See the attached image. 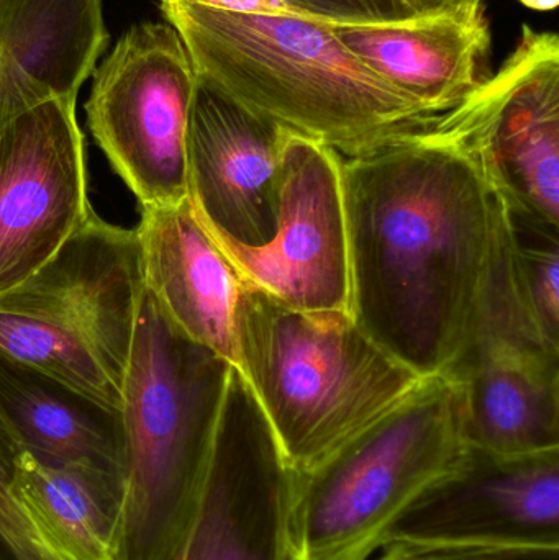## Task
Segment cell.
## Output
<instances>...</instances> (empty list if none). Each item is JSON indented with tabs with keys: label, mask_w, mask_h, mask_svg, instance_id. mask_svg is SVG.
I'll return each mask as SVG.
<instances>
[{
	"label": "cell",
	"mask_w": 559,
	"mask_h": 560,
	"mask_svg": "<svg viewBox=\"0 0 559 560\" xmlns=\"http://www.w3.org/2000/svg\"><path fill=\"white\" fill-rule=\"evenodd\" d=\"M292 503L294 470L232 368L206 492L173 560H298Z\"/></svg>",
	"instance_id": "10"
},
{
	"label": "cell",
	"mask_w": 559,
	"mask_h": 560,
	"mask_svg": "<svg viewBox=\"0 0 559 560\" xmlns=\"http://www.w3.org/2000/svg\"><path fill=\"white\" fill-rule=\"evenodd\" d=\"M459 430L471 450L515 457L559 451V362L499 348L463 352Z\"/></svg>",
	"instance_id": "18"
},
{
	"label": "cell",
	"mask_w": 559,
	"mask_h": 560,
	"mask_svg": "<svg viewBox=\"0 0 559 560\" xmlns=\"http://www.w3.org/2000/svg\"><path fill=\"white\" fill-rule=\"evenodd\" d=\"M508 213L522 299L548 348L559 352V229Z\"/></svg>",
	"instance_id": "20"
},
{
	"label": "cell",
	"mask_w": 559,
	"mask_h": 560,
	"mask_svg": "<svg viewBox=\"0 0 559 560\" xmlns=\"http://www.w3.org/2000/svg\"><path fill=\"white\" fill-rule=\"evenodd\" d=\"M207 233L242 280L284 305L351 313L341 164L331 148L292 131L286 135L271 242L252 248Z\"/></svg>",
	"instance_id": "9"
},
{
	"label": "cell",
	"mask_w": 559,
	"mask_h": 560,
	"mask_svg": "<svg viewBox=\"0 0 559 560\" xmlns=\"http://www.w3.org/2000/svg\"><path fill=\"white\" fill-rule=\"evenodd\" d=\"M462 387L423 377L393 410L294 472L298 560H368L414 500L465 456Z\"/></svg>",
	"instance_id": "5"
},
{
	"label": "cell",
	"mask_w": 559,
	"mask_h": 560,
	"mask_svg": "<svg viewBox=\"0 0 559 560\" xmlns=\"http://www.w3.org/2000/svg\"><path fill=\"white\" fill-rule=\"evenodd\" d=\"M288 131L197 74L187 124V197L207 232L252 248L271 242Z\"/></svg>",
	"instance_id": "13"
},
{
	"label": "cell",
	"mask_w": 559,
	"mask_h": 560,
	"mask_svg": "<svg viewBox=\"0 0 559 560\" xmlns=\"http://www.w3.org/2000/svg\"><path fill=\"white\" fill-rule=\"evenodd\" d=\"M13 487L33 522L66 560H115L117 499L88 474L20 450Z\"/></svg>",
	"instance_id": "19"
},
{
	"label": "cell",
	"mask_w": 559,
	"mask_h": 560,
	"mask_svg": "<svg viewBox=\"0 0 559 560\" xmlns=\"http://www.w3.org/2000/svg\"><path fill=\"white\" fill-rule=\"evenodd\" d=\"M138 210L144 289L183 335L235 368L238 272L197 219L189 197Z\"/></svg>",
	"instance_id": "14"
},
{
	"label": "cell",
	"mask_w": 559,
	"mask_h": 560,
	"mask_svg": "<svg viewBox=\"0 0 559 560\" xmlns=\"http://www.w3.org/2000/svg\"><path fill=\"white\" fill-rule=\"evenodd\" d=\"M391 542L559 548V451L505 457L468 447L391 526Z\"/></svg>",
	"instance_id": "12"
},
{
	"label": "cell",
	"mask_w": 559,
	"mask_h": 560,
	"mask_svg": "<svg viewBox=\"0 0 559 560\" xmlns=\"http://www.w3.org/2000/svg\"><path fill=\"white\" fill-rule=\"evenodd\" d=\"M308 20L330 25H376L420 19L407 0H286Z\"/></svg>",
	"instance_id": "22"
},
{
	"label": "cell",
	"mask_w": 559,
	"mask_h": 560,
	"mask_svg": "<svg viewBox=\"0 0 559 560\" xmlns=\"http://www.w3.org/2000/svg\"><path fill=\"white\" fill-rule=\"evenodd\" d=\"M75 101L0 117V293L45 266L94 210Z\"/></svg>",
	"instance_id": "11"
},
{
	"label": "cell",
	"mask_w": 559,
	"mask_h": 560,
	"mask_svg": "<svg viewBox=\"0 0 559 560\" xmlns=\"http://www.w3.org/2000/svg\"><path fill=\"white\" fill-rule=\"evenodd\" d=\"M200 78L286 130L338 154L432 124L433 115L364 66L330 23L161 0Z\"/></svg>",
	"instance_id": "2"
},
{
	"label": "cell",
	"mask_w": 559,
	"mask_h": 560,
	"mask_svg": "<svg viewBox=\"0 0 559 560\" xmlns=\"http://www.w3.org/2000/svg\"><path fill=\"white\" fill-rule=\"evenodd\" d=\"M330 26L374 74L433 115L462 104L486 79L491 30L485 3L409 22Z\"/></svg>",
	"instance_id": "15"
},
{
	"label": "cell",
	"mask_w": 559,
	"mask_h": 560,
	"mask_svg": "<svg viewBox=\"0 0 559 560\" xmlns=\"http://www.w3.org/2000/svg\"><path fill=\"white\" fill-rule=\"evenodd\" d=\"M143 293L137 229L92 210L45 266L0 293V352L118 408Z\"/></svg>",
	"instance_id": "6"
},
{
	"label": "cell",
	"mask_w": 559,
	"mask_h": 560,
	"mask_svg": "<svg viewBox=\"0 0 559 560\" xmlns=\"http://www.w3.org/2000/svg\"><path fill=\"white\" fill-rule=\"evenodd\" d=\"M422 16L442 15V13L462 12L469 7L485 3V0H407Z\"/></svg>",
	"instance_id": "25"
},
{
	"label": "cell",
	"mask_w": 559,
	"mask_h": 560,
	"mask_svg": "<svg viewBox=\"0 0 559 560\" xmlns=\"http://www.w3.org/2000/svg\"><path fill=\"white\" fill-rule=\"evenodd\" d=\"M233 365L144 289L121 384L115 560H173L199 512Z\"/></svg>",
	"instance_id": "3"
},
{
	"label": "cell",
	"mask_w": 559,
	"mask_h": 560,
	"mask_svg": "<svg viewBox=\"0 0 559 560\" xmlns=\"http://www.w3.org/2000/svg\"><path fill=\"white\" fill-rule=\"evenodd\" d=\"M92 75L89 130L138 207L186 200L197 71L179 33L170 23H138Z\"/></svg>",
	"instance_id": "7"
},
{
	"label": "cell",
	"mask_w": 559,
	"mask_h": 560,
	"mask_svg": "<svg viewBox=\"0 0 559 560\" xmlns=\"http://www.w3.org/2000/svg\"><path fill=\"white\" fill-rule=\"evenodd\" d=\"M528 9L538 10V12H550L558 7L559 0H519Z\"/></svg>",
	"instance_id": "26"
},
{
	"label": "cell",
	"mask_w": 559,
	"mask_h": 560,
	"mask_svg": "<svg viewBox=\"0 0 559 560\" xmlns=\"http://www.w3.org/2000/svg\"><path fill=\"white\" fill-rule=\"evenodd\" d=\"M440 121L465 141L509 212L559 229V38L522 28L491 78Z\"/></svg>",
	"instance_id": "8"
},
{
	"label": "cell",
	"mask_w": 559,
	"mask_h": 560,
	"mask_svg": "<svg viewBox=\"0 0 559 560\" xmlns=\"http://www.w3.org/2000/svg\"><path fill=\"white\" fill-rule=\"evenodd\" d=\"M210 9L223 12L249 13V15H292L302 16L295 12L286 0H189ZM305 19V16H302Z\"/></svg>",
	"instance_id": "24"
},
{
	"label": "cell",
	"mask_w": 559,
	"mask_h": 560,
	"mask_svg": "<svg viewBox=\"0 0 559 560\" xmlns=\"http://www.w3.org/2000/svg\"><path fill=\"white\" fill-rule=\"evenodd\" d=\"M0 421L33 457L88 474L118 505L124 470L118 408L0 352Z\"/></svg>",
	"instance_id": "16"
},
{
	"label": "cell",
	"mask_w": 559,
	"mask_h": 560,
	"mask_svg": "<svg viewBox=\"0 0 559 560\" xmlns=\"http://www.w3.org/2000/svg\"><path fill=\"white\" fill-rule=\"evenodd\" d=\"M19 441L0 421V549L5 560H66L33 522L13 487Z\"/></svg>",
	"instance_id": "21"
},
{
	"label": "cell",
	"mask_w": 559,
	"mask_h": 560,
	"mask_svg": "<svg viewBox=\"0 0 559 560\" xmlns=\"http://www.w3.org/2000/svg\"><path fill=\"white\" fill-rule=\"evenodd\" d=\"M338 156L351 316L414 374H446L468 341L488 271L494 189L440 117Z\"/></svg>",
	"instance_id": "1"
},
{
	"label": "cell",
	"mask_w": 559,
	"mask_h": 560,
	"mask_svg": "<svg viewBox=\"0 0 559 560\" xmlns=\"http://www.w3.org/2000/svg\"><path fill=\"white\" fill-rule=\"evenodd\" d=\"M0 560H2V559H0Z\"/></svg>",
	"instance_id": "27"
},
{
	"label": "cell",
	"mask_w": 559,
	"mask_h": 560,
	"mask_svg": "<svg viewBox=\"0 0 559 560\" xmlns=\"http://www.w3.org/2000/svg\"><path fill=\"white\" fill-rule=\"evenodd\" d=\"M108 38L104 0H0V117L78 98Z\"/></svg>",
	"instance_id": "17"
},
{
	"label": "cell",
	"mask_w": 559,
	"mask_h": 560,
	"mask_svg": "<svg viewBox=\"0 0 559 560\" xmlns=\"http://www.w3.org/2000/svg\"><path fill=\"white\" fill-rule=\"evenodd\" d=\"M377 560H559V548L391 542Z\"/></svg>",
	"instance_id": "23"
},
{
	"label": "cell",
	"mask_w": 559,
	"mask_h": 560,
	"mask_svg": "<svg viewBox=\"0 0 559 560\" xmlns=\"http://www.w3.org/2000/svg\"><path fill=\"white\" fill-rule=\"evenodd\" d=\"M233 329L235 369L294 472L321 463L422 381L351 313L291 308L245 280Z\"/></svg>",
	"instance_id": "4"
}]
</instances>
